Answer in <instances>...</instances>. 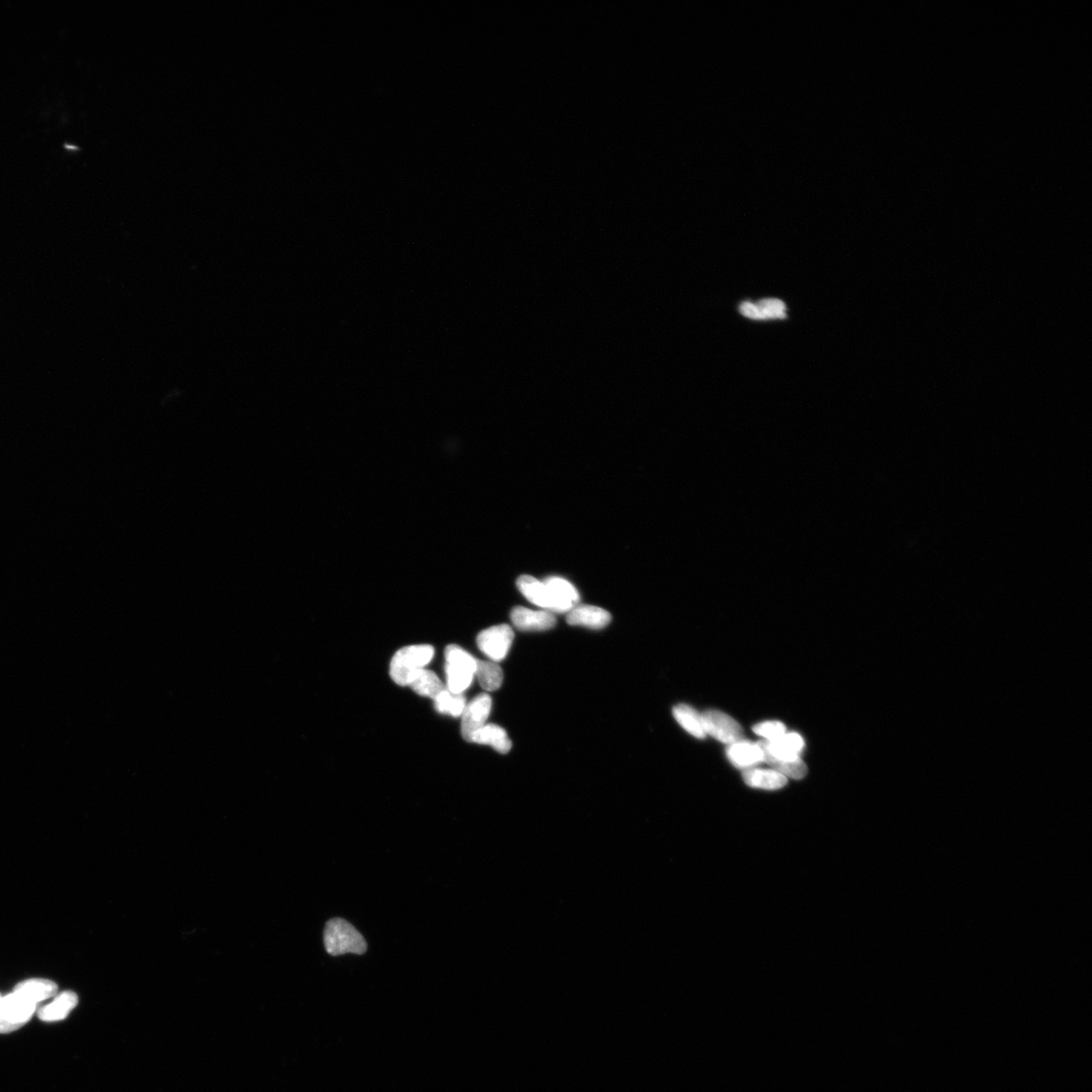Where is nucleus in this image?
<instances>
[{"label": "nucleus", "instance_id": "1", "mask_svg": "<svg viewBox=\"0 0 1092 1092\" xmlns=\"http://www.w3.org/2000/svg\"><path fill=\"white\" fill-rule=\"evenodd\" d=\"M324 945L328 953L332 956L349 953L363 955L368 950V944L362 933L349 921L339 918L332 919L326 924Z\"/></svg>", "mask_w": 1092, "mask_h": 1092}, {"label": "nucleus", "instance_id": "2", "mask_svg": "<svg viewBox=\"0 0 1092 1092\" xmlns=\"http://www.w3.org/2000/svg\"><path fill=\"white\" fill-rule=\"evenodd\" d=\"M445 662L448 690L453 694H463L472 685L478 660L461 646L451 644L445 649Z\"/></svg>", "mask_w": 1092, "mask_h": 1092}, {"label": "nucleus", "instance_id": "3", "mask_svg": "<svg viewBox=\"0 0 1092 1092\" xmlns=\"http://www.w3.org/2000/svg\"><path fill=\"white\" fill-rule=\"evenodd\" d=\"M433 657L435 648L428 644L410 645L396 652L390 662L389 674L396 684L408 686L418 670L425 669Z\"/></svg>", "mask_w": 1092, "mask_h": 1092}, {"label": "nucleus", "instance_id": "4", "mask_svg": "<svg viewBox=\"0 0 1092 1092\" xmlns=\"http://www.w3.org/2000/svg\"><path fill=\"white\" fill-rule=\"evenodd\" d=\"M38 1004L21 991L14 990L0 998V1035L21 1029L34 1016Z\"/></svg>", "mask_w": 1092, "mask_h": 1092}, {"label": "nucleus", "instance_id": "5", "mask_svg": "<svg viewBox=\"0 0 1092 1092\" xmlns=\"http://www.w3.org/2000/svg\"><path fill=\"white\" fill-rule=\"evenodd\" d=\"M513 639V630L507 624H500L481 631L477 644L492 662L499 663L507 657Z\"/></svg>", "mask_w": 1092, "mask_h": 1092}, {"label": "nucleus", "instance_id": "6", "mask_svg": "<svg viewBox=\"0 0 1092 1092\" xmlns=\"http://www.w3.org/2000/svg\"><path fill=\"white\" fill-rule=\"evenodd\" d=\"M705 734L724 743L742 740L743 731L740 723L722 711L709 710L703 715Z\"/></svg>", "mask_w": 1092, "mask_h": 1092}, {"label": "nucleus", "instance_id": "7", "mask_svg": "<svg viewBox=\"0 0 1092 1092\" xmlns=\"http://www.w3.org/2000/svg\"><path fill=\"white\" fill-rule=\"evenodd\" d=\"M492 710V698L486 693L475 696L467 704L461 716V736L463 740L472 742L475 732L484 728Z\"/></svg>", "mask_w": 1092, "mask_h": 1092}, {"label": "nucleus", "instance_id": "8", "mask_svg": "<svg viewBox=\"0 0 1092 1092\" xmlns=\"http://www.w3.org/2000/svg\"><path fill=\"white\" fill-rule=\"evenodd\" d=\"M545 584L551 596L552 613H567L579 605V595L573 585L566 579L552 577L546 579Z\"/></svg>", "mask_w": 1092, "mask_h": 1092}, {"label": "nucleus", "instance_id": "9", "mask_svg": "<svg viewBox=\"0 0 1092 1092\" xmlns=\"http://www.w3.org/2000/svg\"><path fill=\"white\" fill-rule=\"evenodd\" d=\"M511 620L518 630L522 631H544L552 630L557 624V618L552 612L536 611L524 607H515L511 612Z\"/></svg>", "mask_w": 1092, "mask_h": 1092}, {"label": "nucleus", "instance_id": "10", "mask_svg": "<svg viewBox=\"0 0 1092 1092\" xmlns=\"http://www.w3.org/2000/svg\"><path fill=\"white\" fill-rule=\"evenodd\" d=\"M758 743L762 750H764L765 753L770 755L773 758L787 761L801 758V753L804 748L802 736L795 734V732L785 734L776 741H762Z\"/></svg>", "mask_w": 1092, "mask_h": 1092}, {"label": "nucleus", "instance_id": "11", "mask_svg": "<svg viewBox=\"0 0 1092 1092\" xmlns=\"http://www.w3.org/2000/svg\"><path fill=\"white\" fill-rule=\"evenodd\" d=\"M566 614V621L570 625L591 630H602L611 621V615L606 610L591 605H577Z\"/></svg>", "mask_w": 1092, "mask_h": 1092}, {"label": "nucleus", "instance_id": "12", "mask_svg": "<svg viewBox=\"0 0 1092 1092\" xmlns=\"http://www.w3.org/2000/svg\"><path fill=\"white\" fill-rule=\"evenodd\" d=\"M77 1004L78 997L75 992L63 991L55 996L50 1004L41 1006L38 1017L43 1022L63 1021L76 1008Z\"/></svg>", "mask_w": 1092, "mask_h": 1092}, {"label": "nucleus", "instance_id": "13", "mask_svg": "<svg viewBox=\"0 0 1092 1092\" xmlns=\"http://www.w3.org/2000/svg\"><path fill=\"white\" fill-rule=\"evenodd\" d=\"M740 311L744 317L753 320L784 319L786 317L785 304L776 298H766L756 304L742 303Z\"/></svg>", "mask_w": 1092, "mask_h": 1092}, {"label": "nucleus", "instance_id": "14", "mask_svg": "<svg viewBox=\"0 0 1092 1092\" xmlns=\"http://www.w3.org/2000/svg\"><path fill=\"white\" fill-rule=\"evenodd\" d=\"M728 756L732 765L747 770L762 762V750L759 743L741 740L730 744Z\"/></svg>", "mask_w": 1092, "mask_h": 1092}, {"label": "nucleus", "instance_id": "15", "mask_svg": "<svg viewBox=\"0 0 1092 1092\" xmlns=\"http://www.w3.org/2000/svg\"><path fill=\"white\" fill-rule=\"evenodd\" d=\"M744 782L753 788L779 790L787 784V778L771 768H749L742 774Z\"/></svg>", "mask_w": 1092, "mask_h": 1092}, {"label": "nucleus", "instance_id": "16", "mask_svg": "<svg viewBox=\"0 0 1092 1092\" xmlns=\"http://www.w3.org/2000/svg\"><path fill=\"white\" fill-rule=\"evenodd\" d=\"M517 585L529 602L546 611L552 612L551 596L545 582H540L533 577L522 576L518 579Z\"/></svg>", "mask_w": 1092, "mask_h": 1092}, {"label": "nucleus", "instance_id": "17", "mask_svg": "<svg viewBox=\"0 0 1092 1092\" xmlns=\"http://www.w3.org/2000/svg\"><path fill=\"white\" fill-rule=\"evenodd\" d=\"M415 693L420 696L428 697L435 700L439 694L447 690L443 683L438 678L437 675L432 670L422 669L415 674L408 684Z\"/></svg>", "mask_w": 1092, "mask_h": 1092}, {"label": "nucleus", "instance_id": "18", "mask_svg": "<svg viewBox=\"0 0 1092 1092\" xmlns=\"http://www.w3.org/2000/svg\"><path fill=\"white\" fill-rule=\"evenodd\" d=\"M472 742L487 744L501 754H507L512 748L507 732L496 724H486L484 728L475 732Z\"/></svg>", "mask_w": 1092, "mask_h": 1092}, {"label": "nucleus", "instance_id": "19", "mask_svg": "<svg viewBox=\"0 0 1092 1092\" xmlns=\"http://www.w3.org/2000/svg\"><path fill=\"white\" fill-rule=\"evenodd\" d=\"M673 715L677 722L683 729L696 738H705L706 734L703 728V716L699 715L697 710L687 704L677 705L673 710Z\"/></svg>", "mask_w": 1092, "mask_h": 1092}, {"label": "nucleus", "instance_id": "20", "mask_svg": "<svg viewBox=\"0 0 1092 1092\" xmlns=\"http://www.w3.org/2000/svg\"><path fill=\"white\" fill-rule=\"evenodd\" d=\"M15 988L26 993L29 997L32 998L38 1004L54 997L58 991L57 984L48 979L24 980Z\"/></svg>", "mask_w": 1092, "mask_h": 1092}, {"label": "nucleus", "instance_id": "21", "mask_svg": "<svg viewBox=\"0 0 1092 1092\" xmlns=\"http://www.w3.org/2000/svg\"><path fill=\"white\" fill-rule=\"evenodd\" d=\"M474 677H477L481 687L487 692L496 691L503 684V670L495 662L478 661Z\"/></svg>", "mask_w": 1092, "mask_h": 1092}, {"label": "nucleus", "instance_id": "22", "mask_svg": "<svg viewBox=\"0 0 1092 1092\" xmlns=\"http://www.w3.org/2000/svg\"><path fill=\"white\" fill-rule=\"evenodd\" d=\"M762 762H767L768 765L774 768L773 770L783 775L786 778L801 780L807 776L808 774V766L805 765L801 758L792 761L778 760L762 750Z\"/></svg>", "mask_w": 1092, "mask_h": 1092}, {"label": "nucleus", "instance_id": "23", "mask_svg": "<svg viewBox=\"0 0 1092 1092\" xmlns=\"http://www.w3.org/2000/svg\"><path fill=\"white\" fill-rule=\"evenodd\" d=\"M433 701H435V710L438 713L454 717L461 716L468 704L463 694L450 693L448 688L447 690L439 694Z\"/></svg>", "mask_w": 1092, "mask_h": 1092}, {"label": "nucleus", "instance_id": "24", "mask_svg": "<svg viewBox=\"0 0 1092 1092\" xmlns=\"http://www.w3.org/2000/svg\"><path fill=\"white\" fill-rule=\"evenodd\" d=\"M753 730L755 735L765 737L767 742L776 741L786 734V727L780 722L762 723L755 725Z\"/></svg>", "mask_w": 1092, "mask_h": 1092}, {"label": "nucleus", "instance_id": "25", "mask_svg": "<svg viewBox=\"0 0 1092 1092\" xmlns=\"http://www.w3.org/2000/svg\"><path fill=\"white\" fill-rule=\"evenodd\" d=\"M2 997H3L2 994H0V998H2Z\"/></svg>", "mask_w": 1092, "mask_h": 1092}]
</instances>
